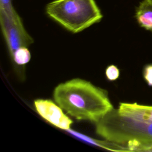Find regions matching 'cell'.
I'll return each instance as SVG.
<instances>
[{
	"label": "cell",
	"instance_id": "1",
	"mask_svg": "<svg viewBox=\"0 0 152 152\" xmlns=\"http://www.w3.org/2000/svg\"><path fill=\"white\" fill-rule=\"evenodd\" d=\"M96 133L124 151H152V106L120 103L96 122Z\"/></svg>",
	"mask_w": 152,
	"mask_h": 152
},
{
	"label": "cell",
	"instance_id": "2",
	"mask_svg": "<svg viewBox=\"0 0 152 152\" xmlns=\"http://www.w3.org/2000/svg\"><path fill=\"white\" fill-rule=\"evenodd\" d=\"M53 96L63 110L77 120L96 123L113 109L104 90L80 78L59 84Z\"/></svg>",
	"mask_w": 152,
	"mask_h": 152
},
{
	"label": "cell",
	"instance_id": "3",
	"mask_svg": "<svg viewBox=\"0 0 152 152\" xmlns=\"http://www.w3.org/2000/svg\"><path fill=\"white\" fill-rule=\"evenodd\" d=\"M46 12L73 33L99 23L103 17L94 0H55L46 5Z\"/></svg>",
	"mask_w": 152,
	"mask_h": 152
},
{
	"label": "cell",
	"instance_id": "4",
	"mask_svg": "<svg viewBox=\"0 0 152 152\" xmlns=\"http://www.w3.org/2000/svg\"><path fill=\"white\" fill-rule=\"evenodd\" d=\"M0 23L2 31L10 53L21 47H28L33 42L32 37L26 31L19 17L10 18L0 12Z\"/></svg>",
	"mask_w": 152,
	"mask_h": 152
},
{
	"label": "cell",
	"instance_id": "5",
	"mask_svg": "<svg viewBox=\"0 0 152 152\" xmlns=\"http://www.w3.org/2000/svg\"><path fill=\"white\" fill-rule=\"evenodd\" d=\"M34 105L39 115L50 124L65 131L71 128L72 120L58 104L48 99H36Z\"/></svg>",
	"mask_w": 152,
	"mask_h": 152
},
{
	"label": "cell",
	"instance_id": "6",
	"mask_svg": "<svg viewBox=\"0 0 152 152\" xmlns=\"http://www.w3.org/2000/svg\"><path fill=\"white\" fill-rule=\"evenodd\" d=\"M135 18L138 24L152 33V0H142L135 10Z\"/></svg>",
	"mask_w": 152,
	"mask_h": 152
},
{
	"label": "cell",
	"instance_id": "7",
	"mask_svg": "<svg viewBox=\"0 0 152 152\" xmlns=\"http://www.w3.org/2000/svg\"><path fill=\"white\" fill-rule=\"evenodd\" d=\"M66 131H67L68 133L72 134V135L77 137L78 138H80V140H82L83 141H86L87 142L91 143L92 144L99 146L100 147H103V148H104L106 149L112 150V151H124L122 148L119 145L116 144L115 143H113L112 142L109 141L107 140L104 141H99V140H94V139H92L90 137H88L87 136H86L85 135H83L81 133H79L77 131H73L71 128L66 130Z\"/></svg>",
	"mask_w": 152,
	"mask_h": 152
},
{
	"label": "cell",
	"instance_id": "8",
	"mask_svg": "<svg viewBox=\"0 0 152 152\" xmlns=\"http://www.w3.org/2000/svg\"><path fill=\"white\" fill-rule=\"evenodd\" d=\"M11 56L14 62L19 66L24 65L31 59V54L27 47H21L17 49Z\"/></svg>",
	"mask_w": 152,
	"mask_h": 152
},
{
	"label": "cell",
	"instance_id": "9",
	"mask_svg": "<svg viewBox=\"0 0 152 152\" xmlns=\"http://www.w3.org/2000/svg\"><path fill=\"white\" fill-rule=\"evenodd\" d=\"M0 12L10 18L19 17L12 5L11 0H0Z\"/></svg>",
	"mask_w": 152,
	"mask_h": 152
},
{
	"label": "cell",
	"instance_id": "10",
	"mask_svg": "<svg viewBox=\"0 0 152 152\" xmlns=\"http://www.w3.org/2000/svg\"><path fill=\"white\" fill-rule=\"evenodd\" d=\"M106 78L109 81H115L117 80L120 75L119 69L114 65H110L107 67L105 71Z\"/></svg>",
	"mask_w": 152,
	"mask_h": 152
},
{
	"label": "cell",
	"instance_id": "11",
	"mask_svg": "<svg viewBox=\"0 0 152 152\" xmlns=\"http://www.w3.org/2000/svg\"><path fill=\"white\" fill-rule=\"evenodd\" d=\"M143 77L148 85L152 86V64L147 65L144 67Z\"/></svg>",
	"mask_w": 152,
	"mask_h": 152
}]
</instances>
